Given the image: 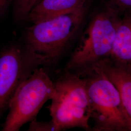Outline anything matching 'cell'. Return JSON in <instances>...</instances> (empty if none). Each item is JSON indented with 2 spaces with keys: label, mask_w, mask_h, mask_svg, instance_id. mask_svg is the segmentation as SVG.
<instances>
[{
  "label": "cell",
  "mask_w": 131,
  "mask_h": 131,
  "mask_svg": "<svg viewBox=\"0 0 131 131\" xmlns=\"http://www.w3.org/2000/svg\"><path fill=\"white\" fill-rule=\"evenodd\" d=\"M109 58L117 64L131 69V14L121 19Z\"/></svg>",
  "instance_id": "cell-9"
},
{
  "label": "cell",
  "mask_w": 131,
  "mask_h": 131,
  "mask_svg": "<svg viewBox=\"0 0 131 131\" xmlns=\"http://www.w3.org/2000/svg\"><path fill=\"white\" fill-rule=\"evenodd\" d=\"M12 0H0V17L5 13Z\"/></svg>",
  "instance_id": "cell-13"
},
{
  "label": "cell",
  "mask_w": 131,
  "mask_h": 131,
  "mask_svg": "<svg viewBox=\"0 0 131 131\" xmlns=\"http://www.w3.org/2000/svg\"><path fill=\"white\" fill-rule=\"evenodd\" d=\"M86 4L65 14L34 24L26 30L25 45L44 57L48 64L56 63L79 30Z\"/></svg>",
  "instance_id": "cell-3"
},
{
  "label": "cell",
  "mask_w": 131,
  "mask_h": 131,
  "mask_svg": "<svg viewBox=\"0 0 131 131\" xmlns=\"http://www.w3.org/2000/svg\"><path fill=\"white\" fill-rule=\"evenodd\" d=\"M86 0H40L29 13L27 21L38 23L65 14L79 8Z\"/></svg>",
  "instance_id": "cell-8"
},
{
  "label": "cell",
  "mask_w": 131,
  "mask_h": 131,
  "mask_svg": "<svg viewBox=\"0 0 131 131\" xmlns=\"http://www.w3.org/2000/svg\"><path fill=\"white\" fill-rule=\"evenodd\" d=\"M89 100L92 131H131V118L115 85L97 65L80 74Z\"/></svg>",
  "instance_id": "cell-2"
},
{
  "label": "cell",
  "mask_w": 131,
  "mask_h": 131,
  "mask_svg": "<svg viewBox=\"0 0 131 131\" xmlns=\"http://www.w3.org/2000/svg\"><path fill=\"white\" fill-rule=\"evenodd\" d=\"M46 64L44 57L25 45L12 44L0 51V118L20 85L36 69Z\"/></svg>",
  "instance_id": "cell-6"
},
{
  "label": "cell",
  "mask_w": 131,
  "mask_h": 131,
  "mask_svg": "<svg viewBox=\"0 0 131 131\" xmlns=\"http://www.w3.org/2000/svg\"><path fill=\"white\" fill-rule=\"evenodd\" d=\"M28 131H57L52 119L49 122H39L36 119L30 122Z\"/></svg>",
  "instance_id": "cell-11"
},
{
  "label": "cell",
  "mask_w": 131,
  "mask_h": 131,
  "mask_svg": "<svg viewBox=\"0 0 131 131\" xmlns=\"http://www.w3.org/2000/svg\"><path fill=\"white\" fill-rule=\"evenodd\" d=\"M97 65L117 89L124 107L131 118V69L117 64L109 57Z\"/></svg>",
  "instance_id": "cell-7"
},
{
  "label": "cell",
  "mask_w": 131,
  "mask_h": 131,
  "mask_svg": "<svg viewBox=\"0 0 131 131\" xmlns=\"http://www.w3.org/2000/svg\"><path fill=\"white\" fill-rule=\"evenodd\" d=\"M49 111L57 131L74 128L91 131L90 108L84 80L64 70L55 81Z\"/></svg>",
  "instance_id": "cell-4"
},
{
  "label": "cell",
  "mask_w": 131,
  "mask_h": 131,
  "mask_svg": "<svg viewBox=\"0 0 131 131\" xmlns=\"http://www.w3.org/2000/svg\"><path fill=\"white\" fill-rule=\"evenodd\" d=\"M109 5L120 13L122 12H131V0H109Z\"/></svg>",
  "instance_id": "cell-12"
},
{
  "label": "cell",
  "mask_w": 131,
  "mask_h": 131,
  "mask_svg": "<svg viewBox=\"0 0 131 131\" xmlns=\"http://www.w3.org/2000/svg\"><path fill=\"white\" fill-rule=\"evenodd\" d=\"M39 1L16 0L14 7L16 18L19 21L26 20L29 12Z\"/></svg>",
  "instance_id": "cell-10"
},
{
  "label": "cell",
  "mask_w": 131,
  "mask_h": 131,
  "mask_svg": "<svg viewBox=\"0 0 131 131\" xmlns=\"http://www.w3.org/2000/svg\"><path fill=\"white\" fill-rule=\"evenodd\" d=\"M119 13L109 5L95 14L82 34L64 70L80 75L110 57Z\"/></svg>",
  "instance_id": "cell-1"
},
{
  "label": "cell",
  "mask_w": 131,
  "mask_h": 131,
  "mask_svg": "<svg viewBox=\"0 0 131 131\" xmlns=\"http://www.w3.org/2000/svg\"><path fill=\"white\" fill-rule=\"evenodd\" d=\"M55 91L54 82L45 69L41 67L36 69L20 85L11 99L2 130L18 131L25 124L36 119Z\"/></svg>",
  "instance_id": "cell-5"
}]
</instances>
